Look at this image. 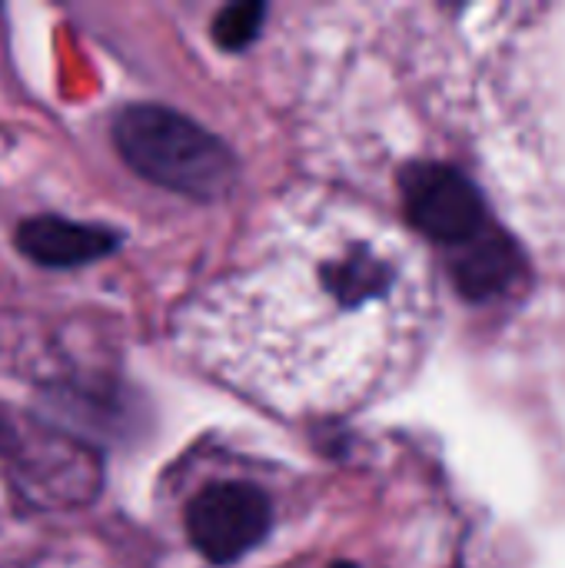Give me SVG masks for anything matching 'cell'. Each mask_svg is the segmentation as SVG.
Wrapping results in <instances>:
<instances>
[{
	"instance_id": "1",
	"label": "cell",
	"mask_w": 565,
	"mask_h": 568,
	"mask_svg": "<svg viewBox=\"0 0 565 568\" xmlns=\"http://www.w3.org/2000/svg\"><path fill=\"white\" fill-rule=\"evenodd\" d=\"M113 143L143 180L193 200H216L236 180L233 153L210 130L170 106L133 103L120 110Z\"/></svg>"
},
{
	"instance_id": "2",
	"label": "cell",
	"mask_w": 565,
	"mask_h": 568,
	"mask_svg": "<svg viewBox=\"0 0 565 568\" xmlns=\"http://www.w3.org/2000/svg\"><path fill=\"white\" fill-rule=\"evenodd\" d=\"M186 532L203 559L213 566H230L266 539L270 503L246 483L206 486L186 509Z\"/></svg>"
},
{
	"instance_id": "3",
	"label": "cell",
	"mask_w": 565,
	"mask_h": 568,
	"mask_svg": "<svg viewBox=\"0 0 565 568\" xmlns=\"http://www.w3.org/2000/svg\"><path fill=\"white\" fill-rule=\"evenodd\" d=\"M403 203L413 226L443 246H463L486 230V210L476 186L440 163L406 170Z\"/></svg>"
},
{
	"instance_id": "4",
	"label": "cell",
	"mask_w": 565,
	"mask_h": 568,
	"mask_svg": "<svg viewBox=\"0 0 565 568\" xmlns=\"http://www.w3.org/2000/svg\"><path fill=\"white\" fill-rule=\"evenodd\" d=\"M13 243L37 266L70 270V266H83V263H93V260L113 253L120 236L113 230L73 223V220H60V216H30L17 226Z\"/></svg>"
},
{
	"instance_id": "5",
	"label": "cell",
	"mask_w": 565,
	"mask_h": 568,
	"mask_svg": "<svg viewBox=\"0 0 565 568\" xmlns=\"http://www.w3.org/2000/svg\"><path fill=\"white\" fill-rule=\"evenodd\" d=\"M456 250L460 253L453 260V276L470 300H486L503 293L519 266L516 246L496 230H483L480 236H473Z\"/></svg>"
},
{
	"instance_id": "6",
	"label": "cell",
	"mask_w": 565,
	"mask_h": 568,
	"mask_svg": "<svg viewBox=\"0 0 565 568\" xmlns=\"http://www.w3.org/2000/svg\"><path fill=\"white\" fill-rule=\"evenodd\" d=\"M266 7L260 0H240L220 10V17L213 20V37L223 50H243L256 40L260 27H263Z\"/></svg>"
},
{
	"instance_id": "7",
	"label": "cell",
	"mask_w": 565,
	"mask_h": 568,
	"mask_svg": "<svg viewBox=\"0 0 565 568\" xmlns=\"http://www.w3.org/2000/svg\"><path fill=\"white\" fill-rule=\"evenodd\" d=\"M3 436H7V429H3V426H0V439H3Z\"/></svg>"
},
{
	"instance_id": "8",
	"label": "cell",
	"mask_w": 565,
	"mask_h": 568,
	"mask_svg": "<svg viewBox=\"0 0 565 568\" xmlns=\"http://www.w3.org/2000/svg\"><path fill=\"white\" fill-rule=\"evenodd\" d=\"M333 568H353V566H346V562H340V566H333Z\"/></svg>"
}]
</instances>
